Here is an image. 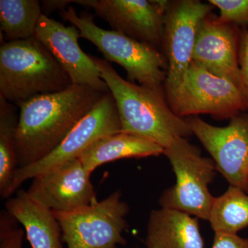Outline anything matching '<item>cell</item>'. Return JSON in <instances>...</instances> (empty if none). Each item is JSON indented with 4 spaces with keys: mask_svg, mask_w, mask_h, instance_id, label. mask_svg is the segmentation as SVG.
<instances>
[{
    "mask_svg": "<svg viewBox=\"0 0 248 248\" xmlns=\"http://www.w3.org/2000/svg\"><path fill=\"white\" fill-rule=\"evenodd\" d=\"M104 94L89 86L71 84L60 92L39 94L19 104L18 168L34 164L51 153Z\"/></svg>",
    "mask_w": 248,
    "mask_h": 248,
    "instance_id": "6da1fadb",
    "label": "cell"
},
{
    "mask_svg": "<svg viewBox=\"0 0 248 248\" xmlns=\"http://www.w3.org/2000/svg\"><path fill=\"white\" fill-rule=\"evenodd\" d=\"M91 57L115 99L122 133L146 139L164 149L177 139L192 135L186 119L170 107L164 91L126 81L105 59Z\"/></svg>",
    "mask_w": 248,
    "mask_h": 248,
    "instance_id": "7a4b0ae2",
    "label": "cell"
},
{
    "mask_svg": "<svg viewBox=\"0 0 248 248\" xmlns=\"http://www.w3.org/2000/svg\"><path fill=\"white\" fill-rule=\"evenodd\" d=\"M71 84L66 72L35 37L1 46L0 95L11 104L60 92Z\"/></svg>",
    "mask_w": 248,
    "mask_h": 248,
    "instance_id": "3957f363",
    "label": "cell"
},
{
    "mask_svg": "<svg viewBox=\"0 0 248 248\" xmlns=\"http://www.w3.org/2000/svg\"><path fill=\"white\" fill-rule=\"evenodd\" d=\"M63 19L79 29L81 37L92 42L107 61L123 67L131 82L164 91L168 63L159 48L113 30L98 27L89 14H77L70 6L62 11Z\"/></svg>",
    "mask_w": 248,
    "mask_h": 248,
    "instance_id": "277c9868",
    "label": "cell"
},
{
    "mask_svg": "<svg viewBox=\"0 0 248 248\" xmlns=\"http://www.w3.org/2000/svg\"><path fill=\"white\" fill-rule=\"evenodd\" d=\"M176 176V183L159 199L161 208L173 209L208 220L215 197L208 186L216 174L215 162L202 156L200 148L186 138H179L165 148Z\"/></svg>",
    "mask_w": 248,
    "mask_h": 248,
    "instance_id": "5b68a950",
    "label": "cell"
},
{
    "mask_svg": "<svg viewBox=\"0 0 248 248\" xmlns=\"http://www.w3.org/2000/svg\"><path fill=\"white\" fill-rule=\"evenodd\" d=\"M128 204L117 190L78 210L53 213L67 248H117L126 244L122 234L128 227Z\"/></svg>",
    "mask_w": 248,
    "mask_h": 248,
    "instance_id": "8992f818",
    "label": "cell"
},
{
    "mask_svg": "<svg viewBox=\"0 0 248 248\" xmlns=\"http://www.w3.org/2000/svg\"><path fill=\"white\" fill-rule=\"evenodd\" d=\"M166 98L173 112L184 119L202 114L231 120L248 112L246 98L236 85L193 62L175 92Z\"/></svg>",
    "mask_w": 248,
    "mask_h": 248,
    "instance_id": "52a82bcc",
    "label": "cell"
},
{
    "mask_svg": "<svg viewBox=\"0 0 248 248\" xmlns=\"http://www.w3.org/2000/svg\"><path fill=\"white\" fill-rule=\"evenodd\" d=\"M122 131L120 115L115 99L109 91L85 115L63 139L57 148L43 159L15 172L6 199L19 190L26 181L68 161L79 159L81 155L94 142L103 138Z\"/></svg>",
    "mask_w": 248,
    "mask_h": 248,
    "instance_id": "ba28073f",
    "label": "cell"
},
{
    "mask_svg": "<svg viewBox=\"0 0 248 248\" xmlns=\"http://www.w3.org/2000/svg\"><path fill=\"white\" fill-rule=\"evenodd\" d=\"M213 7L200 0L170 1L165 14L161 44L168 63L166 97L175 92L190 67L199 27Z\"/></svg>",
    "mask_w": 248,
    "mask_h": 248,
    "instance_id": "9c48e42d",
    "label": "cell"
},
{
    "mask_svg": "<svg viewBox=\"0 0 248 248\" xmlns=\"http://www.w3.org/2000/svg\"><path fill=\"white\" fill-rule=\"evenodd\" d=\"M185 119L211 155L217 170L230 185L248 194V112L235 116L225 127L215 126L198 116Z\"/></svg>",
    "mask_w": 248,
    "mask_h": 248,
    "instance_id": "30bf717a",
    "label": "cell"
},
{
    "mask_svg": "<svg viewBox=\"0 0 248 248\" xmlns=\"http://www.w3.org/2000/svg\"><path fill=\"white\" fill-rule=\"evenodd\" d=\"M110 24L112 30L159 48L162 44L164 16L170 1L78 0Z\"/></svg>",
    "mask_w": 248,
    "mask_h": 248,
    "instance_id": "8fae6325",
    "label": "cell"
},
{
    "mask_svg": "<svg viewBox=\"0 0 248 248\" xmlns=\"http://www.w3.org/2000/svg\"><path fill=\"white\" fill-rule=\"evenodd\" d=\"M91 176L79 159L72 160L36 176L27 191L52 211L71 212L97 200Z\"/></svg>",
    "mask_w": 248,
    "mask_h": 248,
    "instance_id": "7c38bea8",
    "label": "cell"
},
{
    "mask_svg": "<svg viewBox=\"0 0 248 248\" xmlns=\"http://www.w3.org/2000/svg\"><path fill=\"white\" fill-rule=\"evenodd\" d=\"M35 37L66 72L72 84L89 86L98 92H109L91 55L84 53L79 46L78 40L81 34L78 28L73 25L66 27L42 15Z\"/></svg>",
    "mask_w": 248,
    "mask_h": 248,
    "instance_id": "4fadbf2b",
    "label": "cell"
},
{
    "mask_svg": "<svg viewBox=\"0 0 248 248\" xmlns=\"http://www.w3.org/2000/svg\"><path fill=\"white\" fill-rule=\"evenodd\" d=\"M240 41L236 26L221 22L218 17L210 14L199 27L192 62L215 76L230 80L241 89Z\"/></svg>",
    "mask_w": 248,
    "mask_h": 248,
    "instance_id": "5bb4252c",
    "label": "cell"
},
{
    "mask_svg": "<svg viewBox=\"0 0 248 248\" xmlns=\"http://www.w3.org/2000/svg\"><path fill=\"white\" fill-rule=\"evenodd\" d=\"M6 211L25 229L32 248H63L60 223L53 211L19 189L5 203Z\"/></svg>",
    "mask_w": 248,
    "mask_h": 248,
    "instance_id": "9a60e30c",
    "label": "cell"
},
{
    "mask_svg": "<svg viewBox=\"0 0 248 248\" xmlns=\"http://www.w3.org/2000/svg\"><path fill=\"white\" fill-rule=\"evenodd\" d=\"M144 244L147 248H204L199 218L173 209L153 210Z\"/></svg>",
    "mask_w": 248,
    "mask_h": 248,
    "instance_id": "2e32d148",
    "label": "cell"
},
{
    "mask_svg": "<svg viewBox=\"0 0 248 248\" xmlns=\"http://www.w3.org/2000/svg\"><path fill=\"white\" fill-rule=\"evenodd\" d=\"M164 153V148L154 142L120 132L94 142L79 159L88 172L92 174L102 165L116 160L156 156Z\"/></svg>",
    "mask_w": 248,
    "mask_h": 248,
    "instance_id": "e0dca14e",
    "label": "cell"
},
{
    "mask_svg": "<svg viewBox=\"0 0 248 248\" xmlns=\"http://www.w3.org/2000/svg\"><path fill=\"white\" fill-rule=\"evenodd\" d=\"M42 15L37 0H0L1 33L8 42L35 37Z\"/></svg>",
    "mask_w": 248,
    "mask_h": 248,
    "instance_id": "ac0fdd59",
    "label": "cell"
},
{
    "mask_svg": "<svg viewBox=\"0 0 248 248\" xmlns=\"http://www.w3.org/2000/svg\"><path fill=\"white\" fill-rule=\"evenodd\" d=\"M215 233L237 234L248 227V195L230 186L224 194L215 197L209 217Z\"/></svg>",
    "mask_w": 248,
    "mask_h": 248,
    "instance_id": "d6986e66",
    "label": "cell"
},
{
    "mask_svg": "<svg viewBox=\"0 0 248 248\" xmlns=\"http://www.w3.org/2000/svg\"><path fill=\"white\" fill-rule=\"evenodd\" d=\"M19 117L14 104L0 95V195L3 200L18 168L16 135Z\"/></svg>",
    "mask_w": 248,
    "mask_h": 248,
    "instance_id": "ffe728a7",
    "label": "cell"
},
{
    "mask_svg": "<svg viewBox=\"0 0 248 248\" xmlns=\"http://www.w3.org/2000/svg\"><path fill=\"white\" fill-rule=\"evenodd\" d=\"M219 10L218 19L232 25H248V0H209Z\"/></svg>",
    "mask_w": 248,
    "mask_h": 248,
    "instance_id": "44dd1931",
    "label": "cell"
},
{
    "mask_svg": "<svg viewBox=\"0 0 248 248\" xmlns=\"http://www.w3.org/2000/svg\"><path fill=\"white\" fill-rule=\"evenodd\" d=\"M6 210L0 214V248H22L24 231Z\"/></svg>",
    "mask_w": 248,
    "mask_h": 248,
    "instance_id": "7402d4cb",
    "label": "cell"
},
{
    "mask_svg": "<svg viewBox=\"0 0 248 248\" xmlns=\"http://www.w3.org/2000/svg\"><path fill=\"white\" fill-rule=\"evenodd\" d=\"M241 90L248 106V31L241 36L239 52Z\"/></svg>",
    "mask_w": 248,
    "mask_h": 248,
    "instance_id": "603a6c76",
    "label": "cell"
},
{
    "mask_svg": "<svg viewBox=\"0 0 248 248\" xmlns=\"http://www.w3.org/2000/svg\"><path fill=\"white\" fill-rule=\"evenodd\" d=\"M212 248H248V239L237 234L215 233Z\"/></svg>",
    "mask_w": 248,
    "mask_h": 248,
    "instance_id": "cb8c5ba5",
    "label": "cell"
},
{
    "mask_svg": "<svg viewBox=\"0 0 248 248\" xmlns=\"http://www.w3.org/2000/svg\"><path fill=\"white\" fill-rule=\"evenodd\" d=\"M71 3H75V1H69V0H46L42 1L41 3L42 5V10L43 11L45 16L53 12V11L60 10L62 11L66 9L68 5Z\"/></svg>",
    "mask_w": 248,
    "mask_h": 248,
    "instance_id": "d4e9b609",
    "label": "cell"
},
{
    "mask_svg": "<svg viewBox=\"0 0 248 248\" xmlns=\"http://www.w3.org/2000/svg\"></svg>",
    "mask_w": 248,
    "mask_h": 248,
    "instance_id": "484cf974",
    "label": "cell"
}]
</instances>
